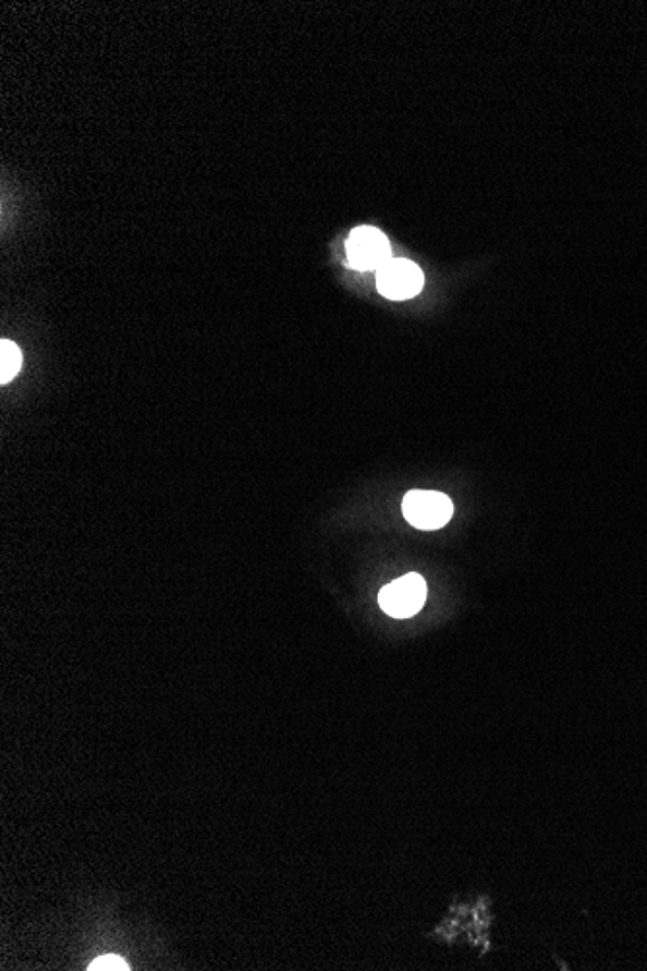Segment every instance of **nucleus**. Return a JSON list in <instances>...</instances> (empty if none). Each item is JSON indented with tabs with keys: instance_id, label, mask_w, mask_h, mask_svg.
<instances>
[{
	"instance_id": "4",
	"label": "nucleus",
	"mask_w": 647,
	"mask_h": 971,
	"mask_svg": "<svg viewBox=\"0 0 647 971\" xmlns=\"http://www.w3.org/2000/svg\"><path fill=\"white\" fill-rule=\"evenodd\" d=\"M425 276L417 264L403 258H392L377 271L378 291L392 301H405L419 293Z\"/></svg>"
},
{
	"instance_id": "3",
	"label": "nucleus",
	"mask_w": 647,
	"mask_h": 971,
	"mask_svg": "<svg viewBox=\"0 0 647 971\" xmlns=\"http://www.w3.org/2000/svg\"><path fill=\"white\" fill-rule=\"evenodd\" d=\"M392 248L382 231L377 228L353 229L347 239V256L350 264L359 271L380 270L386 263L392 260Z\"/></svg>"
},
{
	"instance_id": "6",
	"label": "nucleus",
	"mask_w": 647,
	"mask_h": 971,
	"mask_svg": "<svg viewBox=\"0 0 647 971\" xmlns=\"http://www.w3.org/2000/svg\"><path fill=\"white\" fill-rule=\"evenodd\" d=\"M88 970L126 971L131 970V968H129V963L124 962L121 956H117V954H107V956H99L94 962L89 963Z\"/></svg>"
},
{
	"instance_id": "5",
	"label": "nucleus",
	"mask_w": 647,
	"mask_h": 971,
	"mask_svg": "<svg viewBox=\"0 0 647 971\" xmlns=\"http://www.w3.org/2000/svg\"><path fill=\"white\" fill-rule=\"evenodd\" d=\"M22 368V351L16 343L2 340L0 342V383L9 385Z\"/></svg>"
},
{
	"instance_id": "1",
	"label": "nucleus",
	"mask_w": 647,
	"mask_h": 971,
	"mask_svg": "<svg viewBox=\"0 0 647 971\" xmlns=\"http://www.w3.org/2000/svg\"><path fill=\"white\" fill-rule=\"evenodd\" d=\"M403 517L419 530H440L454 514V505L444 493L410 490L402 502Z\"/></svg>"
},
{
	"instance_id": "2",
	"label": "nucleus",
	"mask_w": 647,
	"mask_h": 971,
	"mask_svg": "<svg viewBox=\"0 0 647 971\" xmlns=\"http://www.w3.org/2000/svg\"><path fill=\"white\" fill-rule=\"evenodd\" d=\"M427 602V582L419 574H405L382 587L378 604L394 619H410L423 609Z\"/></svg>"
}]
</instances>
